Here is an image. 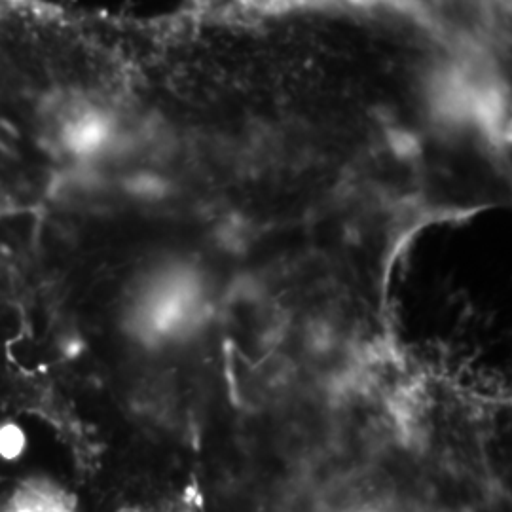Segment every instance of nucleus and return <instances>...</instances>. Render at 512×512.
Returning <instances> with one entry per match:
<instances>
[{"mask_svg":"<svg viewBox=\"0 0 512 512\" xmlns=\"http://www.w3.org/2000/svg\"><path fill=\"white\" fill-rule=\"evenodd\" d=\"M0 512H82L80 497L57 476L27 473L0 480Z\"/></svg>","mask_w":512,"mask_h":512,"instance_id":"2","label":"nucleus"},{"mask_svg":"<svg viewBox=\"0 0 512 512\" xmlns=\"http://www.w3.org/2000/svg\"><path fill=\"white\" fill-rule=\"evenodd\" d=\"M217 306V275L200 258L152 256L116 279L105 325L122 353L156 363L200 342L213 325Z\"/></svg>","mask_w":512,"mask_h":512,"instance_id":"1","label":"nucleus"}]
</instances>
